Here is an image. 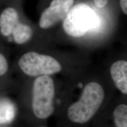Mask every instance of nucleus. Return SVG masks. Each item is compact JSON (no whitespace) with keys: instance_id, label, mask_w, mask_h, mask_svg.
Here are the masks:
<instances>
[{"instance_id":"obj_1","label":"nucleus","mask_w":127,"mask_h":127,"mask_svg":"<svg viewBox=\"0 0 127 127\" xmlns=\"http://www.w3.org/2000/svg\"><path fill=\"white\" fill-rule=\"evenodd\" d=\"M104 98V90L99 84L95 82L87 84L79 101L68 108V118L74 123H87L96 113Z\"/></svg>"},{"instance_id":"obj_2","label":"nucleus","mask_w":127,"mask_h":127,"mask_svg":"<svg viewBox=\"0 0 127 127\" xmlns=\"http://www.w3.org/2000/svg\"><path fill=\"white\" fill-rule=\"evenodd\" d=\"M98 17L87 4L81 3L69 11L63 23V28L68 35L81 37L96 28Z\"/></svg>"},{"instance_id":"obj_3","label":"nucleus","mask_w":127,"mask_h":127,"mask_svg":"<svg viewBox=\"0 0 127 127\" xmlns=\"http://www.w3.org/2000/svg\"><path fill=\"white\" fill-rule=\"evenodd\" d=\"M55 87L49 75L39 76L33 84L32 107L34 115L39 119H46L54 111Z\"/></svg>"},{"instance_id":"obj_4","label":"nucleus","mask_w":127,"mask_h":127,"mask_svg":"<svg viewBox=\"0 0 127 127\" xmlns=\"http://www.w3.org/2000/svg\"><path fill=\"white\" fill-rule=\"evenodd\" d=\"M17 65L21 71L30 77L52 75L60 72L62 68L60 63L53 57L34 51L22 55Z\"/></svg>"},{"instance_id":"obj_5","label":"nucleus","mask_w":127,"mask_h":127,"mask_svg":"<svg viewBox=\"0 0 127 127\" xmlns=\"http://www.w3.org/2000/svg\"><path fill=\"white\" fill-rule=\"evenodd\" d=\"M74 0H52L50 5L41 14L39 27L47 29L65 18Z\"/></svg>"},{"instance_id":"obj_6","label":"nucleus","mask_w":127,"mask_h":127,"mask_svg":"<svg viewBox=\"0 0 127 127\" xmlns=\"http://www.w3.org/2000/svg\"><path fill=\"white\" fill-rule=\"evenodd\" d=\"M0 94V127L10 125L15 121L18 114L15 102L8 96Z\"/></svg>"},{"instance_id":"obj_7","label":"nucleus","mask_w":127,"mask_h":127,"mask_svg":"<svg viewBox=\"0 0 127 127\" xmlns=\"http://www.w3.org/2000/svg\"><path fill=\"white\" fill-rule=\"evenodd\" d=\"M110 73L115 86L124 94H127V62L120 60L114 63Z\"/></svg>"},{"instance_id":"obj_8","label":"nucleus","mask_w":127,"mask_h":127,"mask_svg":"<svg viewBox=\"0 0 127 127\" xmlns=\"http://www.w3.org/2000/svg\"><path fill=\"white\" fill-rule=\"evenodd\" d=\"M33 31L31 27L23 23L21 19H20L14 26L11 34L7 41L15 42L17 45H22L28 42L31 39Z\"/></svg>"},{"instance_id":"obj_9","label":"nucleus","mask_w":127,"mask_h":127,"mask_svg":"<svg viewBox=\"0 0 127 127\" xmlns=\"http://www.w3.org/2000/svg\"><path fill=\"white\" fill-rule=\"evenodd\" d=\"M114 121L117 127H127V106L121 104L114 112Z\"/></svg>"},{"instance_id":"obj_10","label":"nucleus","mask_w":127,"mask_h":127,"mask_svg":"<svg viewBox=\"0 0 127 127\" xmlns=\"http://www.w3.org/2000/svg\"><path fill=\"white\" fill-rule=\"evenodd\" d=\"M9 70V65L7 57L0 51V81L7 76Z\"/></svg>"},{"instance_id":"obj_11","label":"nucleus","mask_w":127,"mask_h":127,"mask_svg":"<svg viewBox=\"0 0 127 127\" xmlns=\"http://www.w3.org/2000/svg\"><path fill=\"white\" fill-rule=\"evenodd\" d=\"M95 4L98 8H103L107 4L108 0H94Z\"/></svg>"},{"instance_id":"obj_12","label":"nucleus","mask_w":127,"mask_h":127,"mask_svg":"<svg viewBox=\"0 0 127 127\" xmlns=\"http://www.w3.org/2000/svg\"><path fill=\"white\" fill-rule=\"evenodd\" d=\"M120 5L125 15L127 14V0H120Z\"/></svg>"},{"instance_id":"obj_13","label":"nucleus","mask_w":127,"mask_h":127,"mask_svg":"<svg viewBox=\"0 0 127 127\" xmlns=\"http://www.w3.org/2000/svg\"></svg>"},{"instance_id":"obj_14","label":"nucleus","mask_w":127,"mask_h":127,"mask_svg":"<svg viewBox=\"0 0 127 127\" xmlns=\"http://www.w3.org/2000/svg\"></svg>"}]
</instances>
